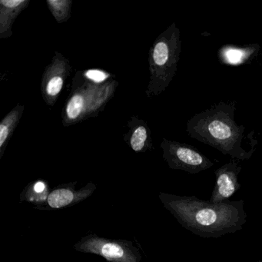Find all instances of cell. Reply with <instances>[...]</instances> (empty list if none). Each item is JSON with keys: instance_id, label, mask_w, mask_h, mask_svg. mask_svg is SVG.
I'll list each match as a JSON object with an SVG mask.
<instances>
[{"instance_id": "cell-1", "label": "cell", "mask_w": 262, "mask_h": 262, "mask_svg": "<svg viewBox=\"0 0 262 262\" xmlns=\"http://www.w3.org/2000/svg\"><path fill=\"white\" fill-rule=\"evenodd\" d=\"M164 207L179 224L199 237H220L241 231L247 222L243 200L211 203L196 196L160 193Z\"/></svg>"}, {"instance_id": "cell-2", "label": "cell", "mask_w": 262, "mask_h": 262, "mask_svg": "<svg viewBox=\"0 0 262 262\" xmlns=\"http://www.w3.org/2000/svg\"><path fill=\"white\" fill-rule=\"evenodd\" d=\"M76 251L97 254L108 262H141L139 251L127 241L110 240L91 234L74 245Z\"/></svg>"}, {"instance_id": "cell-3", "label": "cell", "mask_w": 262, "mask_h": 262, "mask_svg": "<svg viewBox=\"0 0 262 262\" xmlns=\"http://www.w3.org/2000/svg\"><path fill=\"white\" fill-rule=\"evenodd\" d=\"M70 71V61L56 52L51 63L44 72L41 84L42 98L49 105H54L57 100Z\"/></svg>"}, {"instance_id": "cell-4", "label": "cell", "mask_w": 262, "mask_h": 262, "mask_svg": "<svg viewBox=\"0 0 262 262\" xmlns=\"http://www.w3.org/2000/svg\"><path fill=\"white\" fill-rule=\"evenodd\" d=\"M92 88L88 87L86 91L83 88L76 89V91L72 93L69 99L65 108H64L63 121L64 125H70L76 124L79 121L85 119L86 116L93 112H96L94 107L91 105L92 102L99 108V107L105 105L100 101L93 100L91 99L93 93Z\"/></svg>"}, {"instance_id": "cell-5", "label": "cell", "mask_w": 262, "mask_h": 262, "mask_svg": "<svg viewBox=\"0 0 262 262\" xmlns=\"http://www.w3.org/2000/svg\"><path fill=\"white\" fill-rule=\"evenodd\" d=\"M240 168L236 165H225L216 171V183L209 202L211 203H222L229 200L230 198L240 189L241 185L237 182V174Z\"/></svg>"}, {"instance_id": "cell-6", "label": "cell", "mask_w": 262, "mask_h": 262, "mask_svg": "<svg viewBox=\"0 0 262 262\" xmlns=\"http://www.w3.org/2000/svg\"><path fill=\"white\" fill-rule=\"evenodd\" d=\"M30 4V0L0 1V39H7L13 35V23Z\"/></svg>"}, {"instance_id": "cell-7", "label": "cell", "mask_w": 262, "mask_h": 262, "mask_svg": "<svg viewBox=\"0 0 262 262\" xmlns=\"http://www.w3.org/2000/svg\"><path fill=\"white\" fill-rule=\"evenodd\" d=\"M168 162L171 168H180L191 173L208 168V163H205V159L199 153L184 147L178 148Z\"/></svg>"}, {"instance_id": "cell-8", "label": "cell", "mask_w": 262, "mask_h": 262, "mask_svg": "<svg viewBox=\"0 0 262 262\" xmlns=\"http://www.w3.org/2000/svg\"><path fill=\"white\" fill-rule=\"evenodd\" d=\"M93 188H84L81 191H75L72 188H59L49 194L47 203L52 208H62L80 202L93 192Z\"/></svg>"}, {"instance_id": "cell-9", "label": "cell", "mask_w": 262, "mask_h": 262, "mask_svg": "<svg viewBox=\"0 0 262 262\" xmlns=\"http://www.w3.org/2000/svg\"><path fill=\"white\" fill-rule=\"evenodd\" d=\"M25 106L18 104L0 122V158L2 157L15 128L17 126Z\"/></svg>"}, {"instance_id": "cell-10", "label": "cell", "mask_w": 262, "mask_h": 262, "mask_svg": "<svg viewBox=\"0 0 262 262\" xmlns=\"http://www.w3.org/2000/svg\"><path fill=\"white\" fill-rule=\"evenodd\" d=\"M129 139L128 144L133 151L136 152L145 151L148 148V129L145 122L139 120L137 118H133L130 122Z\"/></svg>"}, {"instance_id": "cell-11", "label": "cell", "mask_w": 262, "mask_h": 262, "mask_svg": "<svg viewBox=\"0 0 262 262\" xmlns=\"http://www.w3.org/2000/svg\"><path fill=\"white\" fill-rule=\"evenodd\" d=\"M170 50L168 44L163 40L155 42L154 47L150 53V70L151 74L157 69L163 68L169 59Z\"/></svg>"}, {"instance_id": "cell-12", "label": "cell", "mask_w": 262, "mask_h": 262, "mask_svg": "<svg viewBox=\"0 0 262 262\" xmlns=\"http://www.w3.org/2000/svg\"><path fill=\"white\" fill-rule=\"evenodd\" d=\"M49 10L54 16L58 24H63L71 16V0H47Z\"/></svg>"}, {"instance_id": "cell-13", "label": "cell", "mask_w": 262, "mask_h": 262, "mask_svg": "<svg viewBox=\"0 0 262 262\" xmlns=\"http://www.w3.org/2000/svg\"><path fill=\"white\" fill-rule=\"evenodd\" d=\"M210 134L217 139H226L231 136V130L228 125L219 121H213L208 125Z\"/></svg>"}, {"instance_id": "cell-14", "label": "cell", "mask_w": 262, "mask_h": 262, "mask_svg": "<svg viewBox=\"0 0 262 262\" xmlns=\"http://www.w3.org/2000/svg\"><path fill=\"white\" fill-rule=\"evenodd\" d=\"M83 75L87 80L92 81L93 83L97 85L105 82L111 76L110 73L100 70H89L85 71Z\"/></svg>"}, {"instance_id": "cell-15", "label": "cell", "mask_w": 262, "mask_h": 262, "mask_svg": "<svg viewBox=\"0 0 262 262\" xmlns=\"http://www.w3.org/2000/svg\"><path fill=\"white\" fill-rule=\"evenodd\" d=\"M243 55L242 51L237 50H230L226 53L227 58L231 63H237L240 62Z\"/></svg>"}, {"instance_id": "cell-16", "label": "cell", "mask_w": 262, "mask_h": 262, "mask_svg": "<svg viewBox=\"0 0 262 262\" xmlns=\"http://www.w3.org/2000/svg\"><path fill=\"white\" fill-rule=\"evenodd\" d=\"M33 191H35V193H37V194L41 196L42 199H43V196H42V194L44 192H47V186H46V184L44 183L43 182H36L34 185H33Z\"/></svg>"}, {"instance_id": "cell-17", "label": "cell", "mask_w": 262, "mask_h": 262, "mask_svg": "<svg viewBox=\"0 0 262 262\" xmlns=\"http://www.w3.org/2000/svg\"><path fill=\"white\" fill-rule=\"evenodd\" d=\"M255 262H262V260H257V261H255Z\"/></svg>"}]
</instances>
